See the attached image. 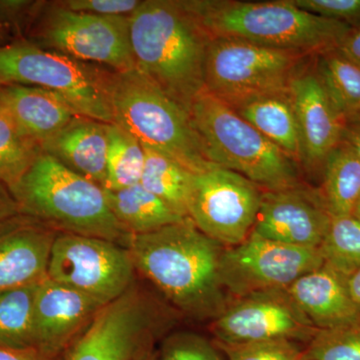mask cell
Returning a JSON list of instances; mask_svg holds the SVG:
<instances>
[{
	"label": "cell",
	"mask_w": 360,
	"mask_h": 360,
	"mask_svg": "<svg viewBox=\"0 0 360 360\" xmlns=\"http://www.w3.org/2000/svg\"><path fill=\"white\" fill-rule=\"evenodd\" d=\"M127 248L135 269L187 316L213 321L231 302L220 279L224 246L191 219L131 236Z\"/></svg>",
	"instance_id": "6da1fadb"
},
{
	"label": "cell",
	"mask_w": 360,
	"mask_h": 360,
	"mask_svg": "<svg viewBox=\"0 0 360 360\" xmlns=\"http://www.w3.org/2000/svg\"><path fill=\"white\" fill-rule=\"evenodd\" d=\"M129 27L136 70L191 112L205 90L210 35L181 0H144Z\"/></svg>",
	"instance_id": "7a4b0ae2"
},
{
	"label": "cell",
	"mask_w": 360,
	"mask_h": 360,
	"mask_svg": "<svg viewBox=\"0 0 360 360\" xmlns=\"http://www.w3.org/2000/svg\"><path fill=\"white\" fill-rule=\"evenodd\" d=\"M210 39L225 37L307 54L335 51L352 28L310 13L290 0H181Z\"/></svg>",
	"instance_id": "3957f363"
},
{
	"label": "cell",
	"mask_w": 360,
	"mask_h": 360,
	"mask_svg": "<svg viewBox=\"0 0 360 360\" xmlns=\"http://www.w3.org/2000/svg\"><path fill=\"white\" fill-rule=\"evenodd\" d=\"M21 214L58 232L108 239L129 248L131 236L116 220L103 187L42 151L11 191Z\"/></svg>",
	"instance_id": "277c9868"
},
{
	"label": "cell",
	"mask_w": 360,
	"mask_h": 360,
	"mask_svg": "<svg viewBox=\"0 0 360 360\" xmlns=\"http://www.w3.org/2000/svg\"><path fill=\"white\" fill-rule=\"evenodd\" d=\"M108 94L115 124L142 146L155 149L193 174L213 167L191 113L135 68L108 73Z\"/></svg>",
	"instance_id": "5b68a950"
},
{
	"label": "cell",
	"mask_w": 360,
	"mask_h": 360,
	"mask_svg": "<svg viewBox=\"0 0 360 360\" xmlns=\"http://www.w3.org/2000/svg\"><path fill=\"white\" fill-rule=\"evenodd\" d=\"M189 113L213 165L238 172L264 191L300 184L296 161L205 89Z\"/></svg>",
	"instance_id": "8992f818"
},
{
	"label": "cell",
	"mask_w": 360,
	"mask_h": 360,
	"mask_svg": "<svg viewBox=\"0 0 360 360\" xmlns=\"http://www.w3.org/2000/svg\"><path fill=\"white\" fill-rule=\"evenodd\" d=\"M110 70L20 40L0 45V85L40 87L63 97L78 115L115 123L108 94Z\"/></svg>",
	"instance_id": "52a82bcc"
},
{
	"label": "cell",
	"mask_w": 360,
	"mask_h": 360,
	"mask_svg": "<svg viewBox=\"0 0 360 360\" xmlns=\"http://www.w3.org/2000/svg\"><path fill=\"white\" fill-rule=\"evenodd\" d=\"M298 52L234 39H212L206 52L205 89L231 108L285 91L310 59Z\"/></svg>",
	"instance_id": "ba28073f"
},
{
	"label": "cell",
	"mask_w": 360,
	"mask_h": 360,
	"mask_svg": "<svg viewBox=\"0 0 360 360\" xmlns=\"http://www.w3.org/2000/svg\"><path fill=\"white\" fill-rule=\"evenodd\" d=\"M34 28L39 46L80 61L108 66L116 72L136 68L129 16H103L75 13L54 2L39 9Z\"/></svg>",
	"instance_id": "9c48e42d"
},
{
	"label": "cell",
	"mask_w": 360,
	"mask_h": 360,
	"mask_svg": "<svg viewBox=\"0 0 360 360\" xmlns=\"http://www.w3.org/2000/svg\"><path fill=\"white\" fill-rule=\"evenodd\" d=\"M135 266L129 248L108 239L58 232L47 277L105 305L132 288Z\"/></svg>",
	"instance_id": "30bf717a"
},
{
	"label": "cell",
	"mask_w": 360,
	"mask_h": 360,
	"mask_svg": "<svg viewBox=\"0 0 360 360\" xmlns=\"http://www.w3.org/2000/svg\"><path fill=\"white\" fill-rule=\"evenodd\" d=\"M264 191L238 172L213 165L193 174L188 219L224 248L240 245L252 232Z\"/></svg>",
	"instance_id": "8fae6325"
},
{
	"label": "cell",
	"mask_w": 360,
	"mask_h": 360,
	"mask_svg": "<svg viewBox=\"0 0 360 360\" xmlns=\"http://www.w3.org/2000/svg\"><path fill=\"white\" fill-rule=\"evenodd\" d=\"M324 264L319 250L296 248L251 233L240 245L224 248L220 279L232 300L286 290L296 279Z\"/></svg>",
	"instance_id": "7c38bea8"
},
{
	"label": "cell",
	"mask_w": 360,
	"mask_h": 360,
	"mask_svg": "<svg viewBox=\"0 0 360 360\" xmlns=\"http://www.w3.org/2000/svg\"><path fill=\"white\" fill-rule=\"evenodd\" d=\"M217 342L226 345L293 340L307 345L317 333L286 290L234 298L212 322Z\"/></svg>",
	"instance_id": "4fadbf2b"
},
{
	"label": "cell",
	"mask_w": 360,
	"mask_h": 360,
	"mask_svg": "<svg viewBox=\"0 0 360 360\" xmlns=\"http://www.w3.org/2000/svg\"><path fill=\"white\" fill-rule=\"evenodd\" d=\"M156 326L151 303L134 288L97 312L66 360H136Z\"/></svg>",
	"instance_id": "5bb4252c"
},
{
	"label": "cell",
	"mask_w": 360,
	"mask_h": 360,
	"mask_svg": "<svg viewBox=\"0 0 360 360\" xmlns=\"http://www.w3.org/2000/svg\"><path fill=\"white\" fill-rule=\"evenodd\" d=\"M331 219L321 193L300 184L264 191L251 233L283 245L319 250Z\"/></svg>",
	"instance_id": "9a60e30c"
},
{
	"label": "cell",
	"mask_w": 360,
	"mask_h": 360,
	"mask_svg": "<svg viewBox=\"0 0 360 360\" xmlns=\"http://www.w3.org/2000/svg\"><path fill=\"white\" fill-rule=\"evenodd\" d=\"M307 66L292 78L288 92L300 130L302 165L321 169L326 155L340 143L343 117L322 86L314 65Z\"/></svg>",
	"instance_id": "2e32d148"
},
{
	"label": "cell",
	"mask_w": 360,
	"mask_h": 360,
	"mask_svg": "<svg viewBox=\"0 0 360 360\" xmlns=\"http://www.w3.org/2000/svg\"><path fill=\"white\" fill-rule=\"evenodd\" d=\"M104 305L46 277L40 281L33 310L34 348L51 357L89 326Z\"/></svg>",
	"instance_id": "e0dca14e"
},
{
	"label": "cell",
	"mask_w": 360,
	"mask_h": 360,
	"mask_svg": "<svg viewBox=\"0 0 360 360\" xmlns=\"http://www.w3.org/2000/svg\"><path fill=\"white\" fill-rule=\"evenodd\" d=\"M58 232L18 214L0 226V290L37 283L47 277Z\"/></svg>",
	"instance_id": "ac0fdd59"
},
{
	"label": "cell",
	"mask_w": 360,
	"mask_h": 360,
	"mask_svg": "<svg viewBox=\"0 0 360 360\" xmlns=\"http://www.w3.org/2000/svg\"><path fill=\"white\" fill-rule=\"evenodd\" d=\"M288 291L315 328H342L360 321V309L349 295L347 277L328 265L303 274Z\"/></svg>",
	"instance_id": "d6986e66"
},
{
	"label": "cell",
	"mask_w": 360,
	"mask_h": 360,
	"mask_svg": "<svg viewBox=\"0 0 360 360\" xmlns=\"http://www.w3.org/2000/svg\"><path fill=\"white\" fill-rule=\"evenodd\" d=\"M0 108L41 149L78 116L58 94L27 85H0Z\"/></svg>",
	"instance_id": "ffe728a7"
},
{
	"label": "cell",
	"mask_w": 360,
	"mask_h": 360,
	"mask_svg": "<svg viewBox=\"0 0 360 360\" xmlns=\"http://www.w3.org/2000/svg\"><path fill=\"white\" fill-rule=\"evenodd\" d=\"M108 124L75 116L44 144L42 151L56 158L75 174L103 187L106 176Z\"/></svg>",
	"instance_id": "44dd1931"
},
{
	"label": "cell",
	"mask_w": 360,
	"mask_h": 360,
	"mask_svg": "<svg viewBox=\"0 0 360 360\" xmlns=\"http://www.w3.org/2000/svg\"><path fill=\"white\" fill-rule=\"evenodd\" d=\"M232 108L284 153L302 163L300 130L288 89L255 97Z\"/></svg>",
	"instance_id": "7402d4cb"
},
{
	"label": "cell",
	"mask_w": 360,
	"mask_h": 360,
	"mask_svg": "<svg viewBox=\"0 0 360 360\" xmlns=\"http://www.w3.org/2000/svg\"><path fill=\"white\" fill-rule=\"evenodd\" d=\"M103 191L111 212L130 236L149 233L184 219L141 182L120 191Z\"/></svg>",
	"instance_id": "603a6c76"
},
{
	"label": "cell",
	"mask_w": 360,
	"mask_h": 360,
	"mask_svg": "<svg viewBox=\"0 0 360 360\" xmlns=\"http://www.w3.org/2000/svg\"><path fill=\"white\" fill-rule=\"evenodd\" d=\"M321 172V198L331 217L354 214L360 200L359 156L340 142L326 155Z\"/></svg>",
	"instance_id": "cb8c5ba5"
},
{
	"label": "cell",
	"mask_w": 360,
	"mask_h": 360,
	"mask_svg": "<svg viewBox=\"0 0 360 360\" xmlns=\"http://www.w3.org/2000/svg\"><path fill=\"white\" fill-rule=\"evenodd\" d=\"M143 148L141 186L167 203L180 217L188 219L187 205L193 172L160 151L148 146Z\"/></svg>",
	"instance_id": "d4e9b609"
},
{
	"label": "cell",
	"mask_w": 360,
	"mask_h": 360,
	"mask_svg": "<svg viewBox=\"0 0 360 360\" xmlns=\"http://www.w3.org/2000/svg\"><path fill=\"white\" fill-rule=\"evenodd\" d=\"M315 71L341 116L360 112V66L331 51L315 58Z\"/></svg>",
	"instance_id": "484cf974"
},
{
	"label": "cell",
	"mask_w": 360,
	"mask_h": 360,
	"mask_svg": "<svg viewBox=\"0 0 360 360\" xmlns=\"http://www.w3.org/2000/svg\"><path fill=\"white\" fill-rule=\"evenodd\" d=\"M39 283L0 290V345L2 347L35 349L33 310Z\"/></svg>",
	"instance_id": "4316f807"
},
{
	"label": "cell",
	"mask_w": 360,
	"mask_h": 360,
	"mask_svg": "<svg viewBox=\"0 0 360 360\" xmlns=\"http://www.w3.org/2000/svg\"><path fill=\"white\" fill-rule=\"evenodd\" d=\"M106 191H120L139 184L144 165V148L134 135L115 123L108 124Z\"/></svg>",
	"instance_id": "83f0119b"
},
{
	"label": "cell",
	"mask_w": 360,
	"mask_h": 360,
	"mask_svg": "<svg viewBox=\"0 0 360 360\" xmlns=\"http://www.w3.org/2000/svg\"><path fill=\"white\" fill-rule=\"evenodd\" d=\"M41 153L42 149L0 108V182L11 191Z\"/></svg>",
	"instance_id": "f1b7e54d"
},
{
	"label": "cell",
	"mask_w": 360,
	"mask_h": 360,
	"mask_svg": "<svg viewBox=\"0 0 360 360\" xmlns=\"http://www.w3.org/2000/svg\"><path fill=\"white\" fill-rule=\"evenodd\" d=\"M319 250L324 264L347 278L352 276L360 269V220L333 217Z\"/></svg>",
	"instance_id": "f546056e"
},
{
	"label": "cell",
	"mask_w": 360,
	"mask_h": 360,
	"mask_svg": "<svg viewBox=\"0 0 360 360\" xmlns=\"http://www.w3.org/2000/svg\"><path fill=\"white\" fill-rule=\"evenodd\" d=\"M307 360H360V321L333 329H319L305 347Z\"/></svg>",
	"instance_id": "4dcf8cb0"
},
{
	"label": "cell",
	"mask_w": 360,
	"mask_h": 360,
	"mask_svg": "<svg viewBox=\"0 0 360 360\" xmlns=\"http://www.w3.org/2000/svg\"><path fill=\"white\" fill-rule=\"evenodd\" d=\"M226 360H300L307 345L293 340L226 345L215 341Z\"/></svg>",
	"instance_id": "1f68e13d"
},
{
	"label": "cell",
	"mask_w": 360,
	"mask_h": 360,
	"mask_svg": "<svg viewBox=\"0 0 360 360\" xmlns=\"http://www.w3.org/2000/svg\"><path fill=\"white\" fill-rule=\"evenodd\" d=\"M158 360H226L221 350L205 336L181 331L168 336Z\"/></svg>",
	"instance_id": "d6a6232c"
},
{
	"label": "cell",
	"mask_w": 360,
	"mask_h": 360,
	"mask_svg": "<svg viewBox=\"0 0 360 360\" xmlns=\"http://www.w3.org/2000/svg\"><path fill=\"white\" fill-rule=\"evenodd\" d=\"M295 6L322 18L360 27V0H290Z\"/></svg>",
	"instance_id": "836d02e7"
},
{
	"label": "cell",
	"mask_w": 360,
	"mask_h": 360,
	"mask_svg": "<svg viewBox=\"0 0 360 360\" xmlns=\"http://www.w3.org/2000/svg\"><path fill=\"white\" fill-rule=\"evenodd\" d=\"M139 0H61L56 6L75 13L103 16H130L139 8Z\"/></svg>",
	"instance_id": "e575fe53"
},
{
	"label": "cell",
	"mask_w": 360,
	"mask_h": 360,
	"mask_svg": "<svg viewBox=\"0 0 360 360\" xmlns=\"http://www.w3.org/2000/svg\"><path fill=\"white\" fill-rule=\"evenodd\" d=\"M39 9V2L4 0L0 1V21L15 23L32 13H37Z\"/></svg>",
	"instance_id": "d590c367"
},
{
	"label": "cell",
	"mask_w": 360,
	"mask_h": 360,
	"mask_svg": "<svg viewBox=\"0 0 360 360\" xmlns=\"http://www.w3.org/2000/svg\"><path fill=\"white\" fill-rule=\"evenodd\" d=\"M340 142L360 158V112L343 116Z\"/></svg>",
	"instance_id": "8d00e7d4"
},
{
	"label": "cell",
	"mask_w": 360,
	"mask_h": 360,
	"mask_svg": "<svg viewBox=\"0 0 360 360\" xmlns=\"http://www.w3.org/2000/svg\"><path fill=\"white\" fill-rule=\"evenodd\" d=\"M18 214L20 208L13 194L0 182V226Z\"/></svg>",
	"instance_id": "74e56055"
},
{
	"label": "cell",
	"mask_w": 360,
	"mask_h": 360,
	"mask_svg": "<svg viewBox=\"0 0 360 360\" xmlns=\"http://www.w3.org/2000/svg\"><path fill=\"white\" fill-rule=\"evenodd\" d=\"M336 51L360 66V27L352 30Z\"/></svg>",
	"instance_id": "f35d334b"
},
{
	"label": "cell",
	"mask_w": 360,
	"mask_h": 360,
	"mask_svg": "<svg viewBox=\"0 0 360 360\" xmlns=\"http://www.w3.org/2000/svg\"><path fill=\"white\" fill-rule=\"evenodd\" d=\"M0 360H49L37 349H16L0 345Z\"/></svg>",
	"instance_id": "ab89813d"
},
{
	"label": "cell",
	"mask_w": 360,
	"mask_h": 360,
	"mask_svg": "<svg viewBox=\"0 0 360 360\" xmlns=\"http://www.w3.org/2000/svg\"><path fill=\"white\" fill-rule=\"evenodd\" d=\"M347 284L350 296L360 309V269L347 277Z\"/></svg>",
	"instance_id": "60d3db41"
},
{
	"label": "cell",
	"mask_w": 360,
	"mask_h": 360,
	"mask_svg": "<svg viewBox=\"0 0 360 360\" xmlns=\"http://www.w3.org/2000/svg\"><path fill=\"white\" fill-rule=\"evenodd\" d=\"M136 360H155V356L150 350L148 349L142 352V354L137 357Z\"/></svg>",
	"instance_id": "b9f144b4"
},
{
	"label": "cell",
	"mask_w": 360,
	"mask_h": 360,
	"mask_svg": "<svg viewBox=\"0 0 360 360\" xmlns=\"http://www.w3.org/2000/svg\"><path fill=\"white\" fill-rule=\"evenodd\" d=\"M352 215H354V217H356L357 219L360 220V200L359 202H357L356 206H355L354 214Z\"/></svg>",
	"instance_id": "7bdbcfd3"
},
{
	"label": "cell",
	"mask_w": 360,
	"mask_h": 360,
	"mask_svg": "<svg viewBox=\"0 0 360 360\" xmlns=\"http://www.w3.org/2000/svg\"><path fill=\"white\" fill-rule=\"evenodd\" d=\"M300 360H307V359H305L304 357H302V359Z\"/></svg>",
	"instance_id": "ee69618b"
}]
</instances>
